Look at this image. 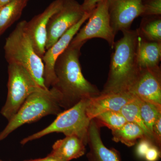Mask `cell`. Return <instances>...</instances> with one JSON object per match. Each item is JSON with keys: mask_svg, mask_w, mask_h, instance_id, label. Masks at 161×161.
<instances>
[{"mask_svg": "<svg viewBox=\"0 0 161 161\" xmlns=\"http://www.w3.org/2000/svg\"><path fill=\"white\" fill-rule=\"evenodd\" d=\"M153 145L152 142L147 138L141 139L136 147V155L140 158H144L147 151Z\"/></svg>", "mask_w": 161, "mask_h": 161, "instance_id": "obj_24", "label": "cell"}, {"mask_svg": "<svg viewBox=\"0 0 161 161\" xmlns=\"http://www.w3.org/2000/svg\"><path fill=\"white\" fill-rule=\"evenodd\" d=\"M64 0H55L43 12L26 21V28L35 51L40 58L46 52L47 28L51 17L60 9Z\"/></svg>", "mask_w": 161, "mask_h": 161, "instance_id": "obj_12", "label": "cell"}, {"mask_svg": "<svg viewBox=\"0 0 161 161\" xmlns=\"http://www.w3.org/2000/svg\"><path fill=\"white\" fill-rule=\"evenodd\" d=\"M99 126H105L111 130L119 129L127 122L120 112L109 111L101 113L95 118Z\"/></svg>", "mask_w": 161, "mask_h": 161, "instance_id": "obj_22", "label": "cell"}, {"mask_svg": "<svg viewBox=\"0 0 161 161\" xmlns=\"http://www.w3.org/2000/svg\"><path fill=\"white\" fill-rule=\"evenodd\" d=\"M135 96L129 92L101 93L88 99L86 114L91 120L103 112H120L123 107Z\"/></svg>", "mask_w": 161, "mask_h": 161, "instance_id": "obj_13", "label": "cell"}, {"mask_svg": "<svg viewBox=\"0 0 161 161\" xmlns=\"http://www.w3.org/2000/svg\"><path fill=\"white\" fill-rule=\"evenodd\" d=\"M86 145L77 136H67L55 142L49 154L60 161H70L84 155Z\"/></svg>", "mask_w": 161, "mask_h": 161, "instance_id": "obj_15", "label": "cell"}, {"mask_svg": "<svg viewBox=\"0 0 161 161\" xmlns=\"http://www.w3.org/2000/svg\"><path fill=\"white\" fill-rule=\"evenodd\" d=\"M110 23L115 35L130 30L132 22L143 12V0H107Z\"/></svg>", "mask_w": 161, "mask_h": 161, "instance_id": "obj_10", "label": "cell"}, {"mask_svg": "<svg viewBox=\"0 0 161 161\" xmlns=\"http://www.w3.org/2000/svg\"><path fill=\"white\" fill-rule=\"evenodd\" d=\"M160 157V149L153 145L147 151L144 159L146 161H157Z\"/></svg>", "mask_w": 161, "mask_h": 161, "instance_id": "obj_26", "label": "cell"}, {"mask_svg": "<svg viewBox=\"0 0 161 161\" xmlns=\"http://www.w3.org/2000/svg\"><path fill=\"white\" fill-rule=\"evenodd\" d=\"M88 99L81 100L72 108L61 112L49 126L23 139L20 143L24 145L50 133L58 132L63 133L65 136H77L87 145L88 130L91 121L86 114Z\"/></svg>", "mask_w": 161, "mask_h": 161, "instance_id": "obj_5", "label": "cell"}, {"mask_svg": "<svg viewBox=\"0 0 161 161\" xmlns=\"http://www.w3.org/2000/svg\"><path fill=\"white\" fill-rule=\"evenodd\" d=\"M161 59V42L147 41L138 34L136 61L139 69L159 66Z\"/></svg>", "mask_w": 161, "mask_h": 161, "instance_id": "obj_16", "label": "cell"}, {"mask_svg": "<svg viewBox=\"0 0 161 161\" xmlns=\"http://www.w3.org/2000/svg\"><path fill=\"white\" fill-rule=\"evenodd\" d=\"M84 44L70 43L55 63L57 81L52 87L60 93V107L64 110L101 94L97 87L87 80L82 74L79 58Z\"/></svg>", "mask_w": 161, "mask_h": 161, "instance_id": "obj_1", "label": "cell"}, {"mask_svg": "<svg viewBox=\"0 0 161 161\" xmlns=\"http://www.w3.org/2000/svg\"><path fill=\"white\" fill-rule=\"evenodd\" d=\"M122 33L112 48L108 76L101 93L127 92L138 74L137 31L130 29Z\"/></svg>", "mask_w": 161, "mask_h": 161, "instance_id": "obj_2", "label": "cell"}, {"mask_svg": "<svg viewBox=\"0 0 161 161\" xmlns=\"http://www.w3.org/2000/svg\"><path fill=\"white\" fill-rule=\"evenodd\" d=\"M85 14L81 4L76 0H64L60 9L48 21L47 28L46 51L76 25Z\"/></svg>", "mask_w": 161, "mask_h": 161, "instance_id": "obj_8", "label": "cell"}, {"mask_svg": "<svg viewBox=\"0 0 161 161\" xmlns=\"http://www.w3.org/2000/svg\"><path fill=\"white\" fill-rule=\"evenodd\" d=\"M120 112L128 122L132 123L140 127L146 133L147 137L155 145L152 134L144 124L140 112L138 98L136 97L131 101L125 104Z\"/></svg>", "mask_w": 161, "mask_h": 161, "instance_id": "obj_20", "label": "cell"}, {"mask_svg": "<svg viewBox=\"0 0 161 161\" xmlns=\"http://www.w3.org/2000/svg\"><path fill=\"white\" fill-rule=\"evenodd\" d=\"M100 127L95 119L90 122L87 133V144L90 147L87 154L89 161H121L120 153L117 150L108 149L101 137Z\"/></svg>", "mask_w": 161, "mask_h": 161, "instance_id": "obj_14", "label": "cell"}, {"mask_svg": "<svg viewBox=\"0 0 161 161\" xmlns=\"http://www.w3.org/2000/svg\"><path fill=\"white\" fill-rule=\"evenodd\" d=\"M112 131V140L116 142H120L128 147L134 146L139 139H149L140 127L128 122L119 129Z\"/></svg>", "mask_w": 161, "mask_h": 161, "instance_id": "obj_18", "label": "cell"}, {"mask_svg": "<svg viewBox=\"0 0 161 161\" xmlns=\"http://www.w3.org/2000/svg\"><path fill=\"white\" fill-rule=\"evenodd\" d=\"M153 136L154 143L157 147L161 149V116L156 121L153 127Z\"/></svg>", "mask_w": 161, "mask_h": 161, "instance_id": "obj_25", "label": "cell"}, {"mask_svg": "<svg viewBox=\"0 0 161 161\" xmlns=\"http://www.w3.org/2000/svg\"><path fill=\"white\" fill-rule=\"evenodd\" d=\"M91 13H85L83 17L76 25L68 31L48 49L42 58L44 64V83L47 89L53 86L57 82L54 67L58 57L69 45L73 38L77 33L85 21L88 20Z\"/></svg>", "mask_w": 161, "mask_h": 161, "instance_id": "obj_11", "label": "cell"}, {"mask_svg": "<svg viewBox=\"0 0 161 161\" xmlns=\"http://www.w3.org/2000/svg\"><path fill=\"white\" fill-rule=\"evenodd\" d=\"M24 161H60L57 159V158L50 155L48 154L46 157L44 158L35 159L29 160Z\"/></svg>", "mask_w": 161, "mask_h": 161, "instance_id": "obj_28", "label": "cell"}, {"mask_svg": "<svg viewBox=\"0 0 161 161\" xmlns=\"http://www.w3.org/2000/svg\"><path fill=\"white\" fill-rule=\"evenodd\" d=\"M127 92L141 100L161 107L160 66L139 69Z\"/></svg>", "mask_w": 161, "mask_h": 161, "instance_id": "obj_9", "label": "cell"}, {"mask_svg": "<svg viewBox=\"0 0 161 161\" xmlns=\"http://www.w3.org/2000/svg\"><path fill=\"white\" fill-rule=\"evenodd\" d=\"M88 19L87 23L79 29L70 43L84 44L90 39L101 38L106 40L113 48L115 35L110 23L107 0L98 3Z\"/></svg>", "mask_w": 161, "mask_h": 161, "instance_id": "obj_7", "label": "cell"}, {"mask_svg": "<svg viewBox=\"0 0 161 161\" xmlns=\"http://www.w3.org/2000/svg\"><path fill=\"white\" fill-rule=\"evenodd\" d=\"M0 161H3V160H2L0 159Z\"/></svg>", "mask_w": 161, "mask_h": 161, "instance_id": "obj_30", "label": "cell"}, {"mask_svg": "<svg viewBox=\"0 0 161 161\" xmlns=\"http://www.w3.org/2000/svg\"><path fill=\"white\" fill-rule=\"evenodd\" d=\"M11 1L12 0H0V8Z\"/></svg>", "mask_w": 161, "mask_h": 161, "instance_id": "obj_29", "label": "cell"}, {"mask_svg": "<svg viewBox=\"0 0 161 161\" xmlns=\"http://www.w3.org/2000/svg\"><path fill=\"white\" fill-rule=\"evenodd\" d=\"M142 17L161 15V0H143Z\"/></svg>", "mask_w": 161, "mask_h": 161, "instance_id": "obj_23", "label": "cell"}, {"mask_svg": "<svg viewBox=\"0 0 161 161\" xmlns=\"http://www.w3.org/2000/svg\"><path fill=\"white\" fill-rule=\"evenodd\" d=\"M136 30L140 36L147 41L161 42V15L143 17Z\"/></svg>", "mask_w": 161, "mask_h": 161, "instance_id": "obj_19", "label": "cell"}, {"mask_svg": "<svg viewBox=\"0 0 161 161\" xmlns=\"http://www.w3.org/2000/svg\"><path fill=\"white\" fill-rule=\"evenodd\" d=\"M60 100V93L53 87L48 89L41 88L32 93L0 132V142L25 124L36 121L47 115H59L62 112Z\"/></svg>", "mask_w": 161, "mask_h": 161, "instance_id": "obj_4", "label": "cell"}, {"mask_svg": "<svg viewBox=\"0 0 161 161\" xmlns=\"http://www.w3.org/2000/svg\"><path fill=\"white\" fill-rule=\"evenodd\" d=\"M103 1L104 0H84L83 3L81 4V7L85 13L90 14L98 3Z\"/></svg>", "mask_w": 161, "mask_h": 161, "instance_id": "obj_27", "label": "cell"}, {"mask_svg": "<svg viewBox=\"0 0 161 161\" xmlns=\"http://www.w3.org/2000/svg\"><path fill=\"white\" fill-rule=\"evenodd\" d=\"M30 0H12L0 8V36L20 19Z\"/></svg>", "mask_w": 161, "mask_h": 161, "instance_id": "obj_17", "label": "cell"}, {"mask_svg": "<svg viewBox=\"0 0 161 161\" xmlns=\"http://www.w3.org/2000/svg\"><path fill=\"white\" fill-rule=\"evenodd\" d=\"M26 21L19 22L6 39L4 47L8 63H16L24 67L39 86L47 88L44 83V64L35 51L26 28Z\"/></svg>", "mask_w": 161, "mask_h": 161, "instance_id": "obj_3", "label": "cell"}, {"mask_svg": "<svg viewBox=\"0 0 161 161\" xmlns=\"http://www.w3.org/2000/svg\"><path fill=\"white\" fill-rule=\"evenodd\" d=\"M8 74L7 98L1 114L9 121L16 114L27 97L42 88L29 72L17 63H8Z\"/></svg>", "mask_w": 161, "mask_h": 161, "instance_id": "obj_6", "label": "cell"}, {"mask_svg": "<svg viewBox=\"0 0 161 161\" xmlns=\"http://www.w3.org/2000/svg\"><path fill=\"white\" fill-rule=\"evenodd\" d=\"M138 100L141 117L153 136V127L156 121L161 116V107L138 98Z\"/></svg>", "mask_w": 161, "mask_h": 161, "instance_id": "obj_21", "label": "cell"}]
</instances>
